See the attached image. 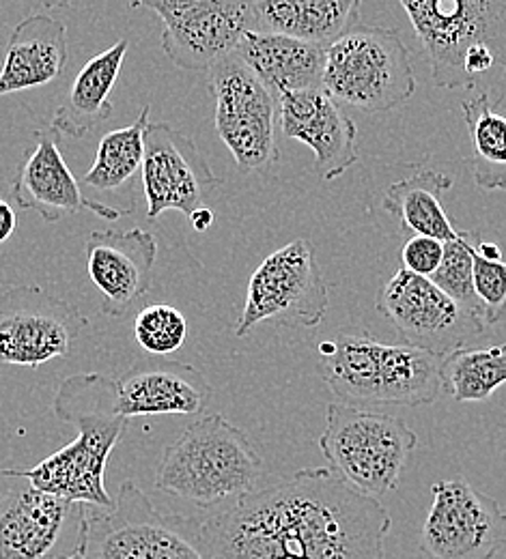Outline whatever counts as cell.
I'll return each mask as SVG.
<instances>
[{"mask_svg": "<svg viewBox=\"0 0 506 559\" xmlns=\"http://www.w3.org/2000/svg\"><path fill=\"white\" fill-rule=\"evenodd\" d=\"M390 527L381 501L313 467L217 508L199 540L212 559H386Z\"/></svg>", "mask_w": 506, "mask_h": 559, "instance_id": "6da1fadb", "label": "cell"}, {"mask_svg": "<svg viewBox=\"0 0 506 559\" xmlns=\"http://www.w3.org/2000/svg\"><path fill=\"white\" fill-rule=\"evenodd\" d=\"M52 407L57 418L78 430L75 439L28 469H0V478H22L33 489L75 506L113 510L106 465L130 421L117 407L115 379L97 372L68 377Z\"/></svg>", "mask_w": 506, "mask_h": 559, "instance_id": "7a4b0ae2", "label": "cell"}, {"mask_svg": "<svg viewBox=\"0 0 506 559\" xmlns=\"http://www.w3.org/2000/svg\"><path fill=\"white\" fill-rule=\"evenodd\" d=\"M319 372L350 407H421L442 392V355L408 345H388L370 336L341 334L319 345Z\"/></svg>", "mask_w": 506, "mask_h": 559, "instance_id": "3957f363", "label": "cell"}, {"mask_svg": "<svg viewBox=\"0 0 506 559\" xmlns=\"http://www.w3.org/2000/svg\"><path fill=\"white\" fill-rule=\"evenodd\" d=\"M263 461L246 430L220 414L192 421L164 452L155 489L199 508H224L257 490Z\"/></svg>", "mask_w": 506, "mask_h": 559, "instance_id": "277c9868", "label": "cell"}, {"mask_svg": "<svg viewBox=\"0 0 506 559\" xmlns=\"http://www.w3.org/2000/svg\"><path fill=\"white\" fill-rule=\"evenodd\" d=\"M439 88H472L506 70V0L401 2Z\"/></svg>", "mask_w": 506, "mask_h": 559, "instance_id": "5b68a950", "label": "cell"}, {"mask_svg": "<svg viewBox=\"0 0 506 559\" xmlns=\"http://www.w3.org/2000/svg\"><path fill=\"white\" fill-rule=\"evenodd\" d=\"M317 443L332 474L356 492L379 501L399 487L419 437L401 418L330 403Z\"/></svg>", "mask_w": 506, "mask_h": 559, "instance_id": "8992f818", "label": "cell"}, {"mask_svg": "<svg viewBox=\"0 0 506 559\" xmlns=\"http://www.w3.org/2000/svg\"><path fill=\"white\" fill-rule=\"evenodd\" d=\"M323 91L362 112H386L416 91L410 50L397 28L358 24L328 48Z\"/></svg>", "mask_w": 506, "mask_h": 559, "instance_id": "52a82bcc", "label": "cell"}, {"mask_svg": "<svg viewBox=\"0 0 506 559\" xmlns=\"http://www.w3.org/2000/svg\"><path fill=\"white\" fill-rule=\"evenodd\" d=\"M78 540L86 559H212L199 530L160 514L143 490L123 483L113 510L80 506Z\"/></svg>", "mask_w": 506, "mask_h": 559, "instance_id": "ba28073f", "label": "cell"}, {"mask_svg": "<svg viewBox=\"0 0 506 559\" xmlns=\"http://www.w3.org/2000/svg\"><path fill=\"white\" fill-rule=\"evenodd\" d=\"M330 308V288L317 263L315 248L295 239L272 252L248 282V295L235 336H248L263 321L317 328Z\"/></svg>", "mask_w": 506, "mask_h": 559, "instance_id": "9c48e42d", "label": "cell"}, {"mask_svg": "<svg viewBox=\"0 0 506 559\" xmlns=\"http://www.w3.org/2000/svg\"><path fill=\"white\" fill-rule=\"evenodd\" d=\"M208 88L216 102V132L246 173L270 170L279 162V99L235 55L210 70Z\"/></svg>", "mask_w": 506, "mask_h": 559, "instance_id": "30bf717a", "label": "cell"}, {"mask_svg": "<svg viewBox=\"0 0 506 559\" xmlns=\"http://www.w3.org/2000/svg\"><path fill=\"white\" fill-rule=\"evenodd\" d=\"M379 314L395 328L401 343L446 357L466 343L485 336L487 325L450 299L432 278L399 267L377 295Z\"/></svg>", "mask_w": 506, "mask_h": 559, "instance_id": "8fae6325", "label": "cell"}, {"mask_svg": "<svg viewBox=\"0 0 506 559\" xmlns=\"http://www.w3.org/2000/svg\"><path fill=\"white\" fill-rule=\"evenodd\" d=\"M162 22V50L179 70L210 71L235 55L255 31L252 2L231 0H141Z\"/></svg>", "mask_w": 506, "mask_h": 559, "instance_id": "7c38bea8", "label": "cell"}, {"mask_svg": "<svg viewBox=\"0 0 506 559\" xmlns=\"http://www.w3.org/2000/svg\"><path fill=\"white\" fill-rule=\"evenodd\" d=\"M432 508L421 527L425 559H494L506 545V512L466 478L432 487Z\"/></svg>", "mask_w": 506, "mask_h": 559, "instance_id": "4fadbf2b", "label": "cell"}, {"mask_svg": "<svg viewBox=\"0 0 506 559\" xmlns=\"http://www.w3.org/2000/svg\"><path fill=\"white\" fill-rule=\"evenodd\" d=\"M86 319L66 299L39 286L0 293V364L39 368L68 357Z\"/></svg>", "mask_w": 506, "mask_h": 559, "instance_id": "5bb4252c", "label": "cell"}, {"mask_svg": "<svg viewBox=\"0 0 506 559\" xmlns=\"http://www.w3.org/2000/svg\"><path fill=\"white\" fill-rule=\"evenodd\" d=\"M141 179L149 219L164 211H179L190 217L205 207L208 194L222 183L197 142L168 123L146 126Z\"/></svg>", "mask_w": 506, "mask_h": 559, "instance_id": "9a60e30c", "label": "cell"}, {"mask_svg": "<svg viewBox=\"0 0 506 559\" xmlns=\"http://www.w3.org/2000/svg\"><path fill=\"white\" fill-rule=\"evenodd\" d=\"M86 272L102 295V312L126 319L153 286L157 239L143 228L95 230L86 239Z\"/></svg>", "mask_w": 506, "mask_h": 559, "instance_id": "2e32d148", "label": "cell"}, {"mask_svg": "<svg viewBox=\"0 0 506 559\" xmlns=\"http://www.w3.org/2000/svg\"><path fill=\"white\" fill-rule=\"evenodd\" d=\"M279 130L313 148L323 181L343 177L358 162L356 123L323 88L279 95Z\"/></svg>", "mask_w": 506, "mask_h": 559, "instance_id": "e0dca14e", "label": "cell"}, {"mask_svg": "<svg viewBox=\"0 0 506 559\" xmlns=\"http://www.w3.org/2000/svg\"><path fill=\"white\" fill-rule=\"evenodd\" d=\"M35 146L24 153L13 181V201L24 211H37L46 222H59L63 215L91 211L108 222L121 219L134 210H115L82 192L52 130L37 132Z\"/></svg>", "mask_w": 506, "mask_h": 559, "instance_id": "ac0fdd59", "label": "cell"}, {"mask_svg": "<svg viewBox=\"0 0 506 559\" xmlns=\"http://www.w3.org/2000/svg\"><path fill=\"white\" fill-rule=\"evenodd\" d=\"M117 383V407L123 418L203 414L212 385L201 370L175 359H139Z\"/></svg>", "mask_w": 506, "mask_h": 559, "instance_id": "d6986e66", "label": "cell"}, {"mask_svg": "<svg viewBox=\"0 0 506 559\" xmlns=\"http://www.w3.org/2000/svg\"><path fill=\"white\" fill-rule=\"evenodd\" d=\"M75 503L28 483L0 495V559H48L66 532Z\"/></svg>", "mask_w": 506, "mask_h": 559, "instance_id": "ffe728a7", "label": "cell"}, {"mask_svg": "<svg viewBox=\"0 0 506 559\" xmlns=\"http://www.w3.org/2000/svg\"><path fill=\"white\" fill-rule=\"evenodd\" d=\"M68 26L48 13L24 17L11 33L0 68V97L55 82L68 66Z\"/></svg>", "mask_w": 506, "mask_h": 559, "instance_id": "44dd1931", "label": "cell"}, {"mask_svg": "<svg viewBox=\"0 0 506 559\" xmlns=\"http://www.w3.org/2000/svg\"><path fill=\"white\" fill-rule=\"evenodd\" d=\"M235 57L257 73L276 99L283 93L323 88L328 48L250 31L237 46Z\"/></svg>", "mask_w": 506, "mask_h": 559, "instance_id": "7402d4cb", "label": "cell"}, {"mask_svg": "<svg viewBox=\"0 0 506 559\" xmlns=\"http://www.w3.org/2000/svg\"><path fill=\"white\" fill-rule=\"evenodd\" d=\"M255 31L330 48L361 24L358 0H257Z\"/></svg>", "mask_w": 506, "mask_h": 559, "instance_id": "603a6c76", "label": "cell"}, {"mask_svg": "<svg viewBox=\"0 0 506 559\" xmlns=\"http://www.w3.org/2000/svg\"><path fill=\"white\" fill-rule=\"evenodd\" d=\"M128 46V39H121L108 50L95 55L78 71L66 102L52 115L50 130L55 134L68 139H84L97 126L113 117L110 93L121 75Z\"/></svg>", "mask_w": 506, "mask_h": 559, "instance_id": "cb8c5ba5", "label": "cell"}, {"mask_svg": "<svg viewBox=\"0 0 506 559\" xmlns=\"http://www.w3.org/2000/svg\"><path fill=\"white\" fill-rule=\"evenodd\" d=\"M450 188L452 177L446 173L419 168L386 190L384 210L401 222V230L405 235L432 237L446 243L459 235L439 201V197Z\"/></svg>", "mask_w": 506, "mask_h": 559, "instance_id": "d4e9b609", "label": "cell"}, {"mask_svg": "<svg viewBox=\"0 0 506 559\" xmlns=\"http://www.w3.org/2000/svg\"><path fill=\"white\" fill-rule=\"evenodd\" d=\"M463 121L472 142V173L476 188L485 192L506 190V115L483 93L461 104Z\"/></svg>", "mask_w": 506, "mask_h": 559, "instance_id": "484cf974", "label": "cell"}, {"mask_svg": "<svg viewBox=\"0 0 506 559\" xmlns=\"http://www.w3.org/2000/svg\"><path fill=\"white\" fill-rule=\"evenodd\" d=\"M149 126V106L139 119L123 130L108 132L97 144L95 164L82 175L80 183L97 192L123 190L143 168L145 130Z\"/></svg>", "mask_w": 506, "mask_h": 559, "instance_id": "4316f807", "label": "cell"}, {"mask_svg": "<svg viewBox=\"0 0 506 559\" xmlns=\"http://www.w3.org/2000/svg\"><path fill=\"white\" fill-rule=\"evenodd\" d=\"M506 383V345L452 350L442 359V392L457 403L487 401Z\"/></svg>", "mask_w": 506, "mask_h": 559, "instance_id": "83f0119b", "label": "cell"}, {"mask_svg": "<svg viewBox=\"0 0 506 559\" xmlns=\"http://www.w3.org/2000/svg\"><path fill=\"white\" fill-rule=\"evenodd\" d=\"M479 239V233L459 230L455 239L446 241L442 265L432 280L450 299H455L468 312L483 319L481 304L474 290V252Z\"/></svg>", "mask_w": 506, "mask_h": 559, "instance_id": "f1b7e54d", "label": "cell"}, {"mask_svg": "<svg viewBox=\"0 0 506 559\" xmlns=\"http://www.w3.org/2000/svg\"><path fill=\"white\" fill-rule=\"evenodd\" d=\"M188 336V321L186 317L168 306V304H153L146 306L134 321V338L141 349L151 355H170L186 343Z\"/></svg>", "mask_w": 506, "mask_h": 559, "instance_id": "f546056e", "label": "cell"}, {"mask_svg": "<svg viewBox=\"0 0 506 559\" xmlns=\"http://www.w3.org/2000/svg\"><path fill=\"white\" fill-rule=\"evenodd\" d=\"M474 290L487 328L506 319V257L485 259L474 252Z\"/></svg>", "mask_w": 506, "mask_h": 559, "instance_id": "4dcf8cb0", "label": "cell"}, {"mask_svg": "<svg viewBox=\"0 0 506 559\" xmlns=\"http://www.w3.org/2000/svg\"><path fill=\"white\" fill-rule=\"evenodd\" d=\"M444 259V241H437L432 237L412 235L399 250V263L401 270L421 276V278H434Z\"/></svg>", "mask_w": 506, "mask_h": 559, "instance_id": "1f68e13d", "label": "cell"}, {"mask_svg": "<svg viewBox=\"0 0 506 559\" xmlns=\"http://www.w3.org/2000/svg\"><path fill=\"white\" fill-rule=\"evenodd\" d=\"M17 230V211L13 203L0 194V246H4Z\"/></svg>", "mask_w": 506, "mask_h": 559, "instance_id": "d6a6232c", "label": "cell"}, {"mask_svg": "<svg viewBox=\"0 0 506 559\" xmlns=\"http://www.w3.org/2000/svg\"><path fill=\"white\" fill-rule=\"evenodd\" d=\"M188 222L192 224V228H195L197 233H205V230L212 228V224H214V211L210 210V207H201V210L195 211V213L188 217Z\"/></svg>", "mask_w": 506, "mask_h": 559, "instance_id": "836d02e7", "label": "cell"}, {"mask_svg": "<svg viewBox=\"0 0 506 559\" xmlns=\"http://www.w3.org/2000/svg\"><path fill=\"white\" fill-rule=\"evenodd\" d=\"M48 559H86V556H84V549H82V545H80V540L75 536V545H73L72 549H68L61 556H52V558Z\"/></svg>", "mask_w": 506, "mask_h": 559, "instance_id": "e575fe53", "label": "cell"}]
</instances>
